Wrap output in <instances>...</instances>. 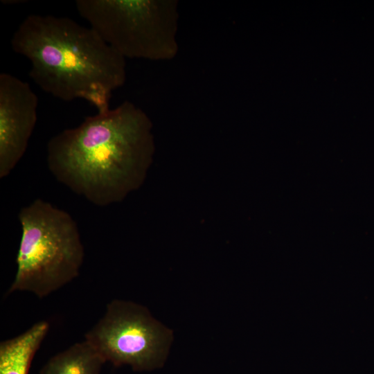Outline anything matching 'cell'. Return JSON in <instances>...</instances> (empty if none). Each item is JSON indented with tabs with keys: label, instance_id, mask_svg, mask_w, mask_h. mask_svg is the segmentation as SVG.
<instances>
[{
	"label": "cell",
	"instance_id": "obj_1",
	"mask_svg": "<svg viewBox=\"0 0 374 374\" xmlns=\"http://www.w3.org/2000/svg\"><path fill=\"white\" fill-rule=\"evenodd\" d=\"M152 126L144 111L125 100L52 136L48 168L92 204L120 202L145 179L155 150Z\"/></svg>",
	"mask_w": 374,
	"mask_h": 374
},
{
	"label": "cell",
	"instance_id": "obj_2",
	"mask_svg": "<svg viewBox=\"0 0 374 374\" xmlns=\"http://www.w3.org/2000/svg\"><path fill=\"white\" fill-rule=\"evenodd\" d=\"M10 43L29 61L33 82L64 101L83 99L104 112L113 91L126 81L125 58L91 27L69 17L30 14Z\"/></svg>",
	"mask_w": 374,
	"mask_h": 374
},
{
	"label": "cell",
	"instance_id": "obj_3",
	"mask_svg": "<svg viewBox=\"0 0 374 374\" xmlns=\"http://www.w3.org/2000/svg\"><path fill=\"white\" fill-rule=\"evenodd\" d=\"M18 220L17 269L8 294L26 291L44 298L79 275L84 250L68 212L38 198L20 209Z\"/></svg>",
	"mask_w": 374,
	"mask_h": 374
},
{
	"label": "cell",
	"instance_id": "obj_4",
	"mask_svg": "<svg viewBox=\"0 0 374 374\" xmlns=\"http://www.w3.org/2000/svg\"><path fill=\"white\" fill-rule=\"evenodd\" d=\"M77 11L124 58L166 61L178 52L176 0H78Z\"/></svg>",
	"mask_w": 374,
	"mask_h": 374
},
{
	"label": "cell",
	"instance_id": "obj_5",
	"mask_svg": "<svg viewBox=\"0 0 374 374\" xmlns=\"http://www.w3.org/2000/svg\"><path fill=\"white\" fill-rule=\"evenodd\" d=\"M171 332L137 303L115 299L104 316L85 335L105 362L129 365L134 371H151L163 366Z\"/></svg>",
	"mask_w": 374,
	"mask_h": 374
},
{
	"label": "cell",
	"instance_id": "obj_6",
	"mask_svg": "<svg viewBox=\"0 0 374 374\" xmlns=\"http://www.w3.org/2000/svg\"><path fill=\"white\" fill-rule=\"evenodd\" d=\"M38 98L29 84L0 74V178L8 176L26 152L37 120Z\"/></svg>",
	"mask_w": 374,
	"mask_h": 374
},
{
	"label": "cell",
	"instance_id": "obj_7",
	"mask_svg": "<svg viewBox=\"0 0 374 374\" xmlns=\"http://www.w3.org/2000/svg\"><path fill=\"white\" fill-rule=\"evenodd\" d=\"M49 329L41 321L21 335L0 344V374H28L32 360Z\"/></svg>",
	"mask_w": 374,
	"mask_h": 374
},
{
	"label": "cell",
	"instance_id": "obj_8",
	"mask_svg": "<svg viewBox=\"0 0 374 374\" xmlns=\"http://www.w3.org/2000/svg\"><path fill=\"white\" fill-rule=\"evenodd\" d=\"M105 360L87 340L50 358L39 374H100Z\"/></svg>",
	"mask_w": 374,
	"mask_h": 374
}]
</instances>
